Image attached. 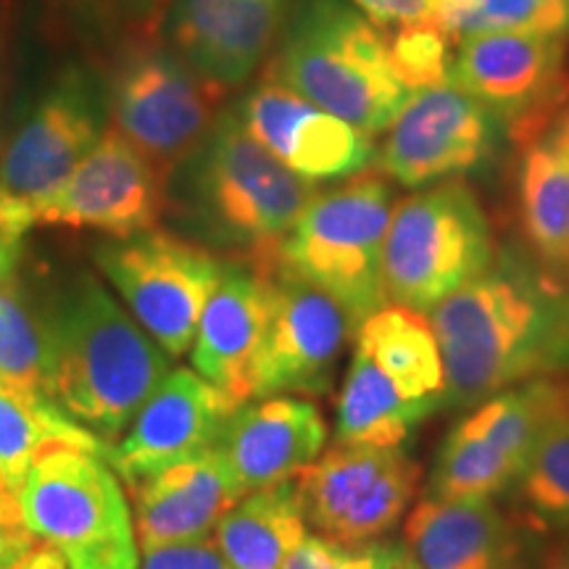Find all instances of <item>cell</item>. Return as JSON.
Here are the masks:
<instances>
[{
    "label": "cell",
    "instance_id": "7402d4cb",
    "mask_svg": "<svg viewBox=\"0 0 569 569\" xmlns=\"http://www.w3.org/2000/svg\"><path fill=\"white\" fill-rule=\"evenodd\" d=\"M132 525L140 551L211 538L217 525L243 498L238 478L213 446L198 457L130 482Z\"/></svg>",
    "mask_w": 569,
    "mask_h": 569
},
{
    "label": "cell",
    "instance_id": "d6986e66",
    "mask_svg": "<svg viewBox=\"0 0 569 569\" xmlns=\"http://www.w3.org/2000/svg\"><path fill=\"white\" fill-rule=\"evenodd\" d=\"M293 0H172L161 38L224 96L272 56Z\"/></svg>",
    "mask_w": 569,
    "mask_h": 569
},
{
    "label": "cell",
    "instance_id": "4fadbf2b",
    "mask_svg": "<svg viewBox=\"0 0 569 569\" xmlns=\"http://www.w3.org/2000/svg\"><path fill=\"white\" fill-rule=\"evenodd\" d=\"M377 148V172L403 188L457 180L488 167L507 124L451 80L411 92Z\"/></svg>",
    "mask_w": 569,
    "mask_h": 569
},
{
    "label": "cell",
    "instance_id": "5b68a950",
    "mask_svg": "<svg viewBox=\"0 0 569 569\" xmlns=\"http://www.w3.org/2000/svg\"><path fill=\"white\" fill-rule=\"evenodd\" d=\"M393 184L382 172H359L315 193L280 243V269L303 277L343 306L356 325L388 303L382 246L393 213Z\"/></svg>",
    "mask_w": 569,
    "mask_h": 569
},
{
    "label": "cell",
    "instance_id": "4dcf8cb0",
    "mask_svg": "<svg viewBox=\"0 0 569 569\" xmlns=\"http://www.w3.org/2000/svg\"><path fill=\"white\" fill-rule=\"evenodd\" d=\"M515 488L540 530H569V411L540 436Z\"/></svg>",
    "mask_w": 569,
    "mask_h": 569
},
{
    "label": "cell",
    "instance_id": "e0dca14e",
    "mask_svg": "<svg viewBox=\"0 0 569 569\" xmlns=\"http://www.w3.org/2000/svg\"><path fill=\"white\" fill-rule=\"evenodd\" d=\"M507 134L525 243L540 267L561 277L569 272V80Z\"/></svg>",
    "mask_w": 569,
    "mask_h": 569
},
{
    "label": "cell",
    "instance_id": "d590c367",
    "mask_svg": "<svg viewBox=\"0 0 569 569\" xmlns=\"http://www.w3.org/2000/svg\"><path fill=\"white\" fill-rule=\"evenodd\" d=\"M138 569H232L224 559L217 540L203 538L193 543L161 546V549L146 551Z\"/></svg>",
    "mask_w": 569,
    "mask_h": 569
},
{
    "label": "cell",
    "instance_id": "277c9868",
    "mask_svg": "<svg viewBox=\"0 0 569 569\" xmlns=\"http://www.w3.org/2000/svg\"><path fill=\"white\" fill-rule=\"evenodd\" d=\"M380 30L351 0H293L264 74L359 130L386 132L411 90Z\"/></svg>",
    "mask_w": 569,
    "mask_h": 569
},
{
    "label": "cell",
    "instance_id": "2e32d148",
    "mask_svg": "<svg viewBox=\"0 0 569 569\" xmlns=\"http://www.w3.org/2000/svg\"><path fill=\"white\" fill-rule=\"evenodd\" d=\"M234 111L274 159L311 184L348 180L375 163L372 134L267 74L240 98Z\"/></svg>",
    "mask_w": 569,
    "mask_h": 569
},
{
    "label": "cell",
    "instance_id": "ab89813d",
    "mask_svg": "<svg viewBox=\"0 0 569 569\" xmlns=\"http://www.w3.org/2000/svg\"><path fill=\"white\" fill-rule=\"evenodd\" d=\"M11 569H69V567L53 546L38 543L24 559L19 561V565H13Z\"/></svg>",
    "mask_w": 569,
    "mask_h": 569
},
{
    "label": "cell",
    "instance_id": "836d02e7",
    "mask_svg": "<svg viewBox=\"0 0 569 569\" xmlns=\"http://www.w3.org/2000/svg\"><path fill=\"white\" fill-rule=\"evenodd\" d=\"M98 24L122 34V40L156 38L172 0H88Z\"/></svg>",
    "mask_w": 569,
    "mask_h": 569
},
{
    "label": "cell",
    "instance_id": "6da1fadb",
    "mask_svg": "<svg viewBox=\"0 0 569 569\" xmlns=\"http://www.w3.org/2000/svg\"><path fill=\"white\" fill-rule=\"evenodd\" d=\"M446 372L443 409L569 369V296L536 259L496 253L486 272L427 311Z\"/></svg>",
    "mask_w": 569,
    "mask_h": 569
},
{
    "label": "cell",
    "instance_id": "44dd1931",
    "mask_svg": "<svg viewBox=\"0 0 569 569\" xmlns=\"http://www.w3.org/2000/svg\"><path fill=\"white\" fill-rule=\"evenodd\" d=\"M567 48L569 38L549 34H469L453 51L451 82L509 127L569 80Z\"/></svg>",
    "mask_w": 569,
    "mask_h": 569
},
{
    "label": "cell",
    "instance_id": "60d3db41",
    "mask_svg": "<svg viewBox=\"0 0 569 569\" xmlns=\"http://www.w3.org/2000/svg\"><path fill=\"white\" fill-rule=\"evenodd\" d=\"M386 569H422L411 557L407 546L386 543Z\"/></svg>",
    "mask_w": 569,
    "mask_h": 569
},
{
    "label": "cell",
    "instance_id": "e575fe53",
    "mask_svg": "<svg viewBox=\"0 0 569 569\" xmlns=\"http://www.w3.org/2000/svg\"><path fill=\"white\" fill-rule=\"evenodd\" d=\"M38 546V538L27 525L21 498L0 478V569H11Z\"/></svg>",
    "mask_w": 569,
    "mask_h": 569
},
{
    "label": "cell",
    "instance_id": "603a6c76",
    "mask_svg": "<svg viewBox=\"0 0 569 569\" xmlns=\"http://www.w3.org/2000/svg\"><path fill=\"white\" fill-rule=\"evenodd\" d=\"M327 443L322 411L306 398L269 396L246 401L227 419L219 448L243 493L290 480Z\"/></svg>",
    "mask_w": 569,
    "mask_h": 569
},
{
    "label": "cell",
    "instance_id": "ba28073f",
    "mask_svg": "<svg viewBox=\"0 0 569 569\" xmlns=\"http://www.w3.org/2000/svg\"><path fill=\"white\" fill-rule=\"evenodd\" d=\"M109 96L96 71L69 63L0 140V217L30 230L32 213L109 130Z\"/></svg>",
    "mask_w": 569,
    "mask_h": 569
},
{
    "label": "cell",
    "instance_id": "d6a6232c",
    "mask_svg": "<svg viewBox=\"0 0 569 569\" xmlns=\"http://www.w3.org/2000/svg\"><path fill=\"white\" fill-rule=\"evenodd\" d=\"M284 569H386V543L343 546L325 536H306Z\"/></svg>",
    "mask_w": 569,
    "mask_h": 569
},
{
    "label": "cell",
    "instance_id": "f35d334b",
    "mask_svg": "<svg viewBox=\"0 0 569 569\" xmlns=\"http://www.w3.org/2000/svg\"><path fill=\"white\" fill-rule=\"evenodd\" d=\"M24 230L17 224L6 222L0 217V277L17 272L21 259V240H24Z\"/></svg>",
    "mask_w": 569,
    "mask_h": 569
},
{
    "label": "cell",
    "instance_id": "74e56055",
    "mask_svg": "<svg viewBox=\"0 0 569 569\" xmlns=\"http://www.w3.org/2000/svg\"><path fill=\"white\" fill-rule=\"evenodd\" d=\"M13 32H17V6L13 0H0V130H3L6 98H9L11 82Z\"/></svg>",
    "mask_w": 569,
    "mask_h": 569
},
{
    "label": "cell",
    "instance_id": "8d00e7d4",
    "mask_svg": "<svg viewBox=\"0 0 569 569\" xmlns=\"http://www.w3.org/2000/svg\"><path fill=\"white\" fill-rule=\"evenodd\" d=\"M351 3L365 11L377 27L393 30V27L436 17L438 0H351Z\"/></svg>",
    "mask_w": 569,
    "mask_h": 569
},
{
    "label": "cell",
    "instance_id": "f1b7e54d",
    "mask_svg": "<svg viewBox=\"0 0 569 569\" xmlns=\"http://www.w3.org/2000/svg\"><path fill=\"white\" fill-rule=\"evenodd\" d=\"M46 380L48 338L42 301L11 272L0 277V386L19 393H46Z\"/></svg>",
    "mask_w": 569,
    "mask_h": 569
},
{
    "label": "cell",
    "instance_id": "7bdbcfd3",
    "mask_svg": "<svg viewBox=\"0 0 569 569\" xmlns=\"http://www.w3.org/2000/svg\"><path fill=\"white\" fill-rule=\"evenodd\" d=\"M51 3L59 6L61 11L74 13V17H82V21H90V24H98L96 13H92L88 0H51Z\"/></svg>",
    "mask_w": 569,
    "mask_h": 569
},
{
    "label": "cell",
    "instance_id": "1f68e13d",
    "mask_svg": "<svg viewBox=\"0 0 569 569\" xmlns=\"http://www.w3.org/2000/svg\"><path fill=\"white\" fill-rule=\"evenodd\" d=\"M388 53L398 80L411 92L451 80L453 40L436 19L393 27L388 34Z\"/></svg>",
    "mask_w": 569,
    "mask_h": 569
},
{
    "label": "cell",
    "instance_id": "f546056e",
    "mask_svg": "<svg viewBox=\"0 0 569 569\" xmlns=\"http://www.w3.org/2000/svg\"><path fill=\"white\" fill-rule=\"evenodd\" d=\"M432 19L451 40L486 32L569 38V0H438Z\"/></svg>",
    "mask_w": 569,
    "mask_h": 569
},
{
    "label": "cell",
    "instance_id": "9a60e30c",
    "mask_svg": "<svg viewBox=\"0 0 569 569\" xmlns=\"http://www.w3.org/2000/svg\"><path fill=\"white\" fill-rule=\"evenodd\" d=\"M356 325L346 309L303 277L274 274V306L253 367V398L325 396Z\"/></svg>",
    "mask_w": 569,
    "mask_h": 569
},
{
    "label": "cell",
    "instance_id": "7a4b0ae2",
    "mask_svg": "<svg viewBox=\"0 0 569 569\" xmlns=\"http://www.w3.org/2000/svg\"><path fill=\"white\" fill-rule=\"evenodd\" d=\"M315 196L246 130L238 111L222 109L167 182V217L211 251L274 272L280 243Z\"/></svg>",
    "mask_w": 569,
    "mask_h": 569
},
{
    "label": "cell",
    "instance_id": "ffe728a7",
    "mask_svg": "<svg viewBox=\"0 0 569 569\" xmlns=\"http://www.w3.org/2000/svg\"><path fill=\"white\" fill-rule=\"evenodd\" d=\"M274 272L224 256L193 343L196 372L234 403L253 398V367L274 306Z\"/></svg>",
    "mask_w": 569,
    "mask_h": 569
},
{
    "label": "cell",
    "instance_id": "b9f144b4",
    "mask_svg": "<svg viewBox=\"0 0 569 569\" xmlns=\"http://www.w3.org/2000/svg\"><path fill=\"white\" fill-rule=\"evenodd\" d=\"M540 569H569V538L559 540L557 546L546 551Z\"/></svg>",
    "mask_w": 569,
    "mask_h": 569
},
{
    "label": "cell",
    "instance_id": "4316f807",
    "mask_svg": "<svg viewBox=\"0 0 569 569\" xmlns=\"http://www.w3.org/2000/svg\"><path fill=\"white\" fill-rule=\"evenodd\" d=\"M440 411L432 403L409 401L365 351L356 348L338 396V443L401 448L425 419Z\"/></svg>",
    "mask_w": 569,
    "mask_h": 569
},
{
    "label": "cell",
    "instance_id": "5bb4252c",
    "mask_svg": "<svg viewBox=\"0 0 569 569\" xmlns=\"http://www.w3.org/2000/svg\"><path fill=\"white\" fill-rule=\"evenodd\" d=\"M167 182L156 163L109 124L61 188L34 209L32 222L130 238L167 217Z\"/></svg>",
    "mask_w": 569,
    "mask_h": 569
},
{
    "label": "cell",
    "instance_id": "ac0fdd59",
    "mask_svg": "<svg viewBox=\"0 0 569 569\" xmlns=\"http://www.w3.org/2000/svg\"><path fill=\"white\" fill-rule=\"evenodd\" d=\"M240 403L190 369H172L148 396L127 436L106 446L103 459L127 486L177 461L219 446L227 419Z\"/></svg>",
    "mask_w": 569,
    "mask_h": 569
},
{
    "label": "cell",
    "instance_id": "3957f363",
    "mask_svg": "<svg viewBox=\"0 0 569 569\" xmlns=\"http://www.w3.org/2000/svg\"><path fill=\"white\" fill-rule=\"evenodd\" d=\"M48 338L46 393L71 419L117 443L169 375V356L96 277L63 280L42 301Z\"/></svg>",
    "mask_w": 569,
    "mask_h": 569
},
{
    "label": "cell",
    "instance_id": "9c48e42d",
    "mask_svg": "<svg viewBox=\"0 0 569 569\" xmlns=\"http://www.w3.org/2000/svg\"><path fill=\"white\" fill-rule=\"evenodd\" d=\"M106 96L113 130L140 148L167 180L198 146L227 98L161 34L122 40Z\"/></svg>",
    "mask_w": 569,
    "mask_h": 569
},
{
    "label": "cell",
    "instance_id": "8fae6325",
    "mask_svg": "<svg viewBox=\"0 0 569 569\" xmlns=\"http://www.w3.org/2000/svg\"><path fill=\"white\" fill-rule=\"evenodd\" d=\"M569 411V388L549 377L498 390L469 409L440 446L430 475L436 498H493L515 486L553 419Z\"/></svg>",
    "mask_w": 569,
    "mask_h": 569
},
{
    "label": "cell",
    "instance_id": "30bf717a",
    "mask_svg": "<svg viewBox=\"0 0 569 569\" xmlns=\"http://www.w3.org/2000/svg\"><path fill=\"white\" fill-rule=\"evenodd\" d=\"M96 264L148 336L169 356H182L196 343L198 322L222 277L224 256L153 227L98 246Z\"/></svg>",
    "mask_w": 569,
    "mask_h": 569
},
{
    "label": "cell",
    "instance_id": "7c38bea8",
    "mask_svg": "<svg viewBox=\"0 0 569 569\" xmlns=\"http://www.w3.org/2000/svg\"><path fill=\"white\" fill-rule=\"evenodd\" d=\"M422 469L403 448L338 443L293 475L306 525L343 546H367L401 522Z\"/></svg>",
    "mask_w": 569,
    "mask_h": 569
},
{
    "label": "cell",
    "instance_id": "cb8c5ba5",
    "mask_svg": "<svg viewBox=\"0 0 569 569\" xmlns=\"http://www.w3.org/2000/svg\"><path fill=\"white\" fill-rule=\"evenodd\" d=\"M422 569H517L519 540L490 498L427 496L403 525Z\"/></svg>",
    "mask_w": 569,
    "mask_h": 569
},
{
    "label": "cell",
    "instance_id": "d4e9b609",
    "mask_svg": "<svg viewBox=\"0 0 569 569\" xmlns=\"http://www.w3.org/2000/svg\"><path fill=\"white\" fill-rule=\"evenodd\" d=\"M359 351L380 365L409 401L443 409L446 372L436 332L422 311L409 306H382L356 332Z\"/></svg>",
    "mask_w": 569,
    "mask_h": 569
},
{
    "label": "cell",
    "instance_id": "8992f818",
    "mask_svg": "<svg viewBox=\"0 0 569 569\" xmlns=\"http://www.w3.org/2000/svg\"><path fill=\"white\" fill-rule=\"evenodd\" d=\"M19 498L34 538L69 569L140 567L130 503L103 453L51 440L32 457Z\"/></svg>",
    "mask_w": 569,
    "mask_h": 569
},
{
    "label": "cell",
    "instance_id": "83f0119b",
    "mask_svg": "<svg viewBox=\"0 0 569 569\" xmlns=\"http://www.w3.org/2000/svg\"><path fill=\"white\" fill-rule=\"evenodd\" d=\"M51 440H67L103 453L106 443L71 419L51 396L19 393L0 386V478L21 490L34 453Z\"/></svg>",
    "mask_w": 569,
    "mask_h": 569
},
{
    "label": "cell",
    "instance_id": "52a82bcc",
    "mask_svg": "<svg viewBox=\"0 0 569 569\" xmlns=\"http://www.w3.org/2000/svg\"><path fill=\"white\" fill-rule=\"evenodd\" d=\"M493 259V230L480 198L461 180H446L393 206L382 246V284L388 301L430 311Z\"/></svg>",
    "mask_w": 569,
    "mask_h": 569
},
{
    "label": "cell",
    "instance_id": "484cf974",
    "mask_svg": "<svg viewBox=\"0 0 569 569\" xmlns=\"http://www.w3.org/2000/svg\"><path fill=\"white\" fill-rule=\"evenodd\" d=\"M303 538L306 519L293 480L246 493L213 530L232 569H284Z\"/></svg>",
    "mask_w": 569,
    "mask_h": 569
}]
</instances>
